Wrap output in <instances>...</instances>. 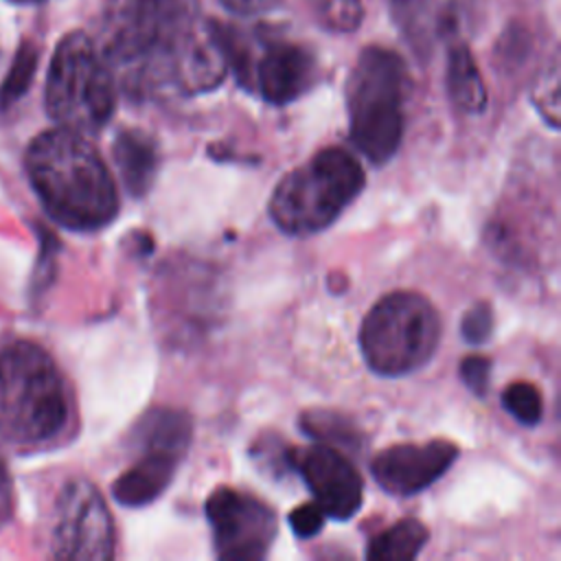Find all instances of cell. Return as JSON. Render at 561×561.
Wrapping results in <instances>:
<instances>
[{"instance_id": "obj_3", "label": "cell", "mask_w": 561, "mask_h": 561, "mask_svg": "<svg viewBox=\"0 0 561 561\" xmlns=\"http://www.w3.org/2000/svg\"><path fill=\"white\" fill-rule=\"evenodd\" d=\"M70 416L66 381L35 342L18 340L0 351V436L37 445L61 434Z\"/></svg>"}, {"instance_id": "obj_17", "label": "cell", "mask_w": 561, "mask_h": 561, "mask_svg": "<svg viewBox=\"0 0 561 561\" xmlns=\"http://www.w3.org/2000/svg\"><path fill=\"white\" fill-rule=\"evenodd\" d=\"M425 543L427 528L419 519L408 517L377 533L366 546V557L375 561H408L414 559Z\"/></svg>"}, {"instance_id": "obj_25", "label": "cell", "mask_w": 561, "mask_h": 561, "mask_svg": "<svg viewBox=\"0 0 561 561\" xmlns=\"http://www.w3.org/2000/svg\"><path fill=\"white\" fill-rule=\"evenodd\" d=\"M489 377H491V362L482 355H469L460 362V379L465 381V386L476 392V394H484L486 386H489Z\"/></svg>"}, {"instance_id": "obj_5", "label": "cell", "mask_w": 561, "mask_h": 561, "mask_svg": "<svg viewBox=\"0 0 561 561\" xmlns=\"http://www.w3.org/2000/svg\"><path fill=\"white\" fill-rule=\"evenodd\" d=\"M364 184V169L351 151L320 149L276 184L270 197V217L287 234L320 232L342 215Z\"/></svg>"}, {"instance_id": "obj_18", "label": "cell", "mask_w": 561, "mask_h": 561, "mask_svg": "<svg viewBox=\"0 0 561 561\" xmlns=\"http://www.w3.org/2000/svg\"><path fill=\"white\" fill-rule=\"evenodd\" d=\"M300 427L307 436H311L316 443L324 445H344L353 447L359 440L357 430L346 416H340L331 410H309L300 416Z\"/></svg>"}, {"instance_id": "obj_9", "label": "cell", "mask_w": 561, "mask_h": 561, "mask_svg": "<svg viewBox=\"0 0 561 561\" xmlns=\"http://www.w3.org/2000/svg\"><path fill=\"white\" fill-rule=\"evenodd\" d=\"M219 26L230 70L241 85L256 90L267 103L287 105L316 83L318 64L307 46L283 37H270L261 39L254 48L241 31L221 22Z\"/></svg>"}, {"instance_id": "obj_19", "label": "cell", "mask_w": 561, "mask_h": 561, "mask_svg": "<svg viewBox=\"0 0 561 561\" xmlns=\"http://www.w3.org/2000/svg\"><path fill=\"white\" fill-rule=\"evenodd\" d=\"M37 59H39L37 48L31 42H22L0 85V110H9L26 94L37 70Z\"/></svg>"}, {"instance_id": "obj_4", "label": "cell", "mask_w": 561, "mask_h": 561, "mask_svg": "<svg viewBox=\"0 0 561 561\" xmlns=\"http://www.w3.org/2000/svg\"><path fill=\"white\" fill-rule=\"evenodd\" d=\"M410 77L403 59L383 46H366L346 81L348 134L375 164L394 156L405 129Z\"/></svg>"}, {"instance_id": "obj_24", "label": "cell", "mask_w": 561, "mask_h": 561, "mask_svg": "<svg viewBox=\"0 0 561 561\" xmlns=\"http://www.w3.org/2000/svg\"><path fill=\"white\" fill-rule=\"evenodd\" d=\"M324 517V511L316 502H305L289 513V526L298 537L309 539L322 530Z\"/></svg>"}, {"instance_id": "obj_13", "label": "cell", "mask_w": 561, "mask_h": 561, "mask_svg": "<svg viewBox=\"0 0 561 561\" xmlns=\"http://www.w3.org/2000/svg\"><path fill=\"white\" fill-rule=\"evenodd\" d=\"M458 458V447L449 440L403 443L381 449L370 471L375 482L392 495H414L436 482Z\"/></svg>"}, {"instance_id": "obj_16", "label": "cell", "mask_w": 561, "mask_h": 561, "mask_svg": "<svg viewBox=\"0 0 561 561\" xmlns=\"http://www.w3.org/2000/svg\"><path fill=\"white\" fill-rule=\"evenodd\" d=\"M445 83L451 103L460 112L478 114L486 107V88L478 70V64L465 42L449 44Z\"/></svg>"}, {"instance_id": "obj_23", "label": "cell", "mask_w": 561, "mask_h": 561, "mask_svg": "<svg viewBox=\"0 0 561 561\" xmlns=\"http://www.w3.org/2000/svg\"><path fill=\"white\" fill-rule=\"evenodd\" d=\"M460 331L469 344H484L493 331V309L489 302L480 300L471 305L462 316Z\"/></svg>"}, {"instance_id": "obj_1", "label": "cell", "mask_w": 561, "mask_h": 561, "mask_svg": "<svg viewBox=\"0 0 561 561\" xmlns=\"http://www.w3.org/2000/svg\"><path fill=\"white\" fill-rule=\"evenodd\" d=\"M193 11L184 0H107L94 44L116 88L134 99L173 90V57Z\"/></svg>"}, {"instance_id": "obj_22", "label": "cell", "mask_w": 561, "mask_h": 561, "mask_svg": "<svg viewBox=\"0 0 561 561\" xmlns=\"http://www.w3.org/2000/svg\"><path fill=\"white\" fill-rule=\"evenodd\" d=\"M533 103L550 127H559V59L552 55L548 66L537 75L533 85Z\"/></svg>"}, {"instance_id": "obj_14", "label": "cell", "mask_w": 561, "mask_h": 561, "mask_svg": "<svg viewBox=\"0 0 561 561\" xmlns=\"http://www.w3.org/2000/svg\"><path fill=\"white\" fill-rule=\"evenodd\" d=\"M392 22L419 57L451 44L465 28L473 0H388Z\"/></svg>"}, {"instance_id": "obj_6", "label": "cell", "mask_w": 561, "mask_h": 561, "mask_svg": "<svg viewBox=\"0 0 561 561\" xmlns=\"http://www.w3.org/2000/svg\"><path fill=\"white\" fill-rule=\"evenodd\" d=\"M44 103L59 127L96 134L114 114L116 81L94 39L83 31L64 35L53 53Z\"/></svg>"}, {"instance_id": "obj_21", "label": "cell", "mask_w": 561, "mask_h": 561, "mask_svg": "<svg viewBox=\"0 0 561 561\" xmlns=\"http://www.w3.org/2000/svg\"><path fill=\"white\" fill-rule=\"evenodd\" d=\"M502 405L515 421L524 425H537L543 414L541 392L526 381H515L506 386L502 392Z\"/></svg>"}, {"instance_id": "obj_7", "label": "cell", "mask_w": 561, "mask_h": 561, "mask_svg": "<svg viewBox=\"0 0 561 561\" xmlns=\"http://www.w3.org/2000/svg\"><path fill=\"white\" fill-rule=\"evenodd\" d=\"M440 340L434 305L416 291H392L377 300L359 329V346L370 370L401 377L425 366Z\"/></svg>"}, {"instance_id": "obj_27", "label": "cell", "mask_w": 561, "mask_h": 561, "mask_svg": "<svg viewBox=\"0 0 561 561\" xmlns=\"http://www.w3.org/2000/svg\"><path fill=\"white\" fill-rule=\"evenodd\" d=\"M11 504H13V484L11 476L0 458V524L11 515Z\"/></svg>"}, {"instance_id": "obj_15", "label": "cell", "mask_w": 561, "mask_h": 561, "mask_svg": "<svg viewBox=\"0 0 561 561\" xmlns=\"http://www.w3.org/2000/svg\"><path fill=\"white\" fill-rule=\"evenodd\" d=\"M112 156L127 193L134 197L147 195L160 169L156 138L142 129H123L114 138Z\"/></svg>"}, {"instance_id": "obj_26", "label": "cell", "mask_w": 561, "mask_h": 561, "mask_svg": "<svg viewBox=\"0 0 561 561\" xmlns=\"http://www.w3.org/2000/svg\"><path fill=\"white\" fill-rule=\"evenodd\" d=\"M228 11L237 15H261L272 11L278 0H219Z\"/></svg>"}, {"instance_id": "obj_8", "label": "cell", "mask_w": 561, "mask_h": 561, "mask_svg": "<svg viewBox=\"0 0 561 561\" xmlns=\"http://www.w3.org/2000/svg\"><path fill=\"white\" fill-rule=\"evenodd\" d=\"M193 421L178 408L149 410L134 430L138 458L112 484V495L123 506H145L164 493L188 451Z\"/></svg>"}, {"instance_id": "obj_2", "label": "cell", "mask_w": 561, "mask_h": 561, "mask_svg": "<svg viewBox=\"0 0 561 561\" xmlns=\"http://www.w3.org/2000/svg\"><path fill=\"white\" fill-rule=\"evenodd\" d=\"M26 171L46 213L70 230H96L118 213L116 184L83 134L57 127L33 138Z\"/></svg>"}, {"instance_id": "obj_11", "label": "cell", "mask_w": 561, "mask_h": 561, "mask_svg": "<svg viewBox=\"0 0 561 561\" xmlns=\"http://www.w3.org/2000/svg\"><path fill=\"white\" fill-rule=\"evenodd\" d=\"M206 517L219 559L256 561L276 537L274 511L252 493L219 486L206 500Z\"/></svg>"}, {"instance_id": "obj_20", "label": "cell", "mask_w": 561, "mask_h": 561, "mask_svg": "<svg viewBox=\"0 0 561 561\" xmlns=\"http://www.w3.org/2000/svg\"><path fill=\"white\" fill-rule=\"evenodd\" d=\"M316 20L335 33H351L362 22V2L359 0H307Z\"/></svg>"}, {"instance_id": "obj_28", "label": "cell", "mask_w": 561, "mask_h": 561, "mask_svg": "<svg viewBox=\"0 0 561 561\" xmlns=\"http://www.w3.org/2000/svg\"><path fill=\"white\" fill-rule=\"evenodd\" d=\"M9 2H15V4H39V2H46V0H9Z\"/></svg>"}, {"instance_id": "obj_10", "label": "cell", "mask_w": 561, "mask_h": 561, "mask_svg": "<svg viewBox=\"0 0 561 561\" xmlns=\"http://www.w3.org/2000/svg\"><path fill=\"white\" fill-rule=\"evenodd\" d=\"M53 554L72 561L114 557V522L92 482L77 478L61 489L53 526Z\"/></svg>"}, {"instance_id": "obj_12", "label": "cell", "mask_w": 561, "mask_h": 561, "mask_svg": "<svg viewBox=\"0 0 561 561\" xmlns=\"http://www.w3.org/2000/svg\"><path fill=\"white\" fill-rule=\"evenodd\" d=\"M285 460L305 480L313 502L327 517L348 519L359 511L364 497L362 476L335 447L324 443L296 447L285 454Z\"/></svg>"}]
</instances>
